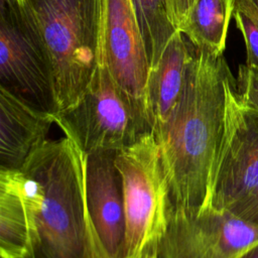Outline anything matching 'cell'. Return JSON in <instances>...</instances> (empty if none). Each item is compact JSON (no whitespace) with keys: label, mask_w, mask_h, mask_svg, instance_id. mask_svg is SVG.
I'll return each mask as SVG.
<instances>
[{"label":"cell","mask_w":258,"mask_h":258,"mask_svg":"<svg viewBox=\"0 0 258 258\" xmlns=\"http://www.w3.org/2000/svg\"><path fill=\"white\" fill-rule=\"evenodd\" d=\"M243 12H245V11H243ZM247 15H249L255 22H256V24L258 25V16H256V15H254V14H251V13H248V12H245Z\"/></svg>","instance_id":"22"},{"label":"cell","mask_w":258,"mask_h":258,"mask_svg":"<svg viewBox=\"0 0 258 258\" xmlns=\"http://www.w3.org/2000/svg\"><path fill=\"white\" fill-rule=\"evenodd\" d=\"M86 155L64 135L39 145L19 169L32 258H110L86 199Z\"/></svg>","instance_id":"2"},{"label":"cell","mask_w":258,"mask_h":258,"mask_svg":"<svg viewBox=\"0 0 258 258\" xmlns=\"http://www.w3.org/2000/svg\"><path fill=\"white\" fill-rule=\"evenodd\" d=\"M224 132L214 165L209 207L230 210L258 184V111L245 106L232 73L225 83Z\"/></svg>","instance_id":"7"},{"label":"cell","mask_w":258,"mask_h":258,"mask_svg":"<svg viewBox=\"0 0 258 258\" xmlns=\"http://www.w3.org/2000/svg\"><path fill=\"white\" fill-rule=\"evenodd\" d=\"M196 0H166L170 19L177 30L185 22Z\"/></svg>","instance_id":"19"},{"label":"cell","mask_w":258,"mask_h":258,"mask_svg":"<svg viewBox=\"0 0 258 258\" xmlns=\"http://www.w3.org/2000/svg\"><path fill=\"white\" fill-rule=\"evenodd\" d=\"M234 3L235 0H196L179 31L194 46L223 54Z\"/></svg>","instance_id":"14"},{"label":"cell","mask_w":258,"mask_h":258,"mask_svg":"<svg viewBox=\"0 0 258 258\" xmlns=\"http://www.w3.org/2000/svg\"><path fill=\"white\" fill-rule=\"evenodd\" d=\"M1 258H32L30 217L18 170H0Z\"/></svg>","instance_id":"13"},{"label":"cell","mask_w":258,"mask_h":258,"mask_svg":"<svg viewBox=\"0 0 258 258\" xmlns=\"http://www.w3.org/2000/svg\"><path fill=\"white\" fill-rule=\"evenodd\" d=\"M99 64L145 103L149 64L132 0H99Z\"/></svg>","instance_id":"8"},{"label":"cell","mask_w":258,"mask_h":258,"mask_svg":"<svg viewBox=\"0 0 258 258\" xmlns=\"http://www.w3.org/2000/svg\"><path fill=\"white\" fill-rule=\"evenodd\" d=\"M192 49L194 45L177 30L158 63L149 70L144 101L153 133L166 121L181 95Z\"/></svg>","instance_id":"11"},{"label":"cell","mask_w":258,"mask_h":258,"mask_svg":"<svg viewBox=\"0 0 258 258\" xmlns=\"http://www.w3.org/2000/svg\"><path fill=\"white\" fill-rule=\"evenodd\" d=\"M230 74L223 54L194 46L181 95L154 133L168 186L169 212L197 215L209 207Z\"/></svg>","instance_id":"1"},{"label":"cell","mask_w":258,"mask_h":258,"mask_svg":"<svg viewBox=\"0 0 258 258\" xmlns=\"http://www.w3.org/2000/svg\"><path fill=\"white\" fill-rule=\"evenodd\" d=\"M0 88L29 106L55 112L50 63L24 5L0 0Z\"/></svg>","instance_id":"6"},{"label":"cell","mask_w":258,"mask_h":258,"mask_svg":"<svg viewBox=\"0 0 258 258\" xmlns=\"http://www.w3.org/2000/svg\"><path fill=\"white\" fill-rule=\"evenodd\" d=\"M141 258H158V255H148V256H144Z\"/></svg>","instance_id":"23"},{"label":"cell","mask_w":258,"mask_h":258,"mask_svg":"<svg viewBox=\"0 0 258 258\" xmlns=\"http://www.w3.org/2000/svg\"><path fill=\"white\" fill-rule=\"evenodd\" d=\"M53 115L85 154L118 151L153 132L145 103L122 89L101 64L80 100Z\"/></svg>","instance_id":"4"},{"label":"cell","mask_w":258,"mask_h":258,"mask_svg":"<svg viewBox=\"0 0 258 258\" xmlns=\"http://www.w3.org/2000/svg\"><path fill=\"white\" fill-rule=\"evenodd\" d=\"M234 7L258 16V0H235Z\"/></svg>","instance_id":"20"},{"label":"cell","mask_w":258,"mask_h":258,"mask_svg":"<svg viewBox=\"0 0 258 258\" xmlns=\"http://www.w3.org/2000/svg\"><path fill=\"white\" fill-rule=\"evenodd\" d=\"M158 258H226L220 241L217 210L208 207L197 215L168 212Z\"/></svg>","instance_id":"12"},{"label":"cell","mask_w":258,"mask_h":258,"mask_svg":"<svg viewBox=\"0 0 258 258\" xmlns=\"http://www.w3.org/2000/svg\"><path fill=\"white\" fill-rule=\"evenodd\" d=\"M228 211L258 224V184Z\"/></svg>","instance_id":"18"},{"label":"cell","mask_w":258,"mask_h":258,"mask_svg":"<svg viewBox=\"0 0 258 258\" xmlns=\"http://www.w3.org/2000/svg\"><path fill=\"white\" fill-rule=\"evenodd\" d=\"M17 1H18V2H19V3H21V4H23V3H24V1H25V0H17Z\"/></svg>","instance_id":"24"},{"label":"cell","mask_w":258,"mask_h":258,"mask_svg":"<svg viewBox=\"0 0 258 258\" xmlns=\"http://www.w3.org/2000/svg\"><path fill=\"white\" fill-rule=\"evenodd\" d=\"M44 45L55 112L75 105L99 64V0H25Z\"/></svg>","instance_id":"3"},{"label":"cell","mask_w":258,"mask_h":258,"mask_svg":"<svg viewBox=\"0 0 258 258\" xmlns=\"http://www.w3.org/2000/svg\"><path fill=\"white\" fill-rule=\"evenodd\" d=\"M132 4L150 70L158 63L177 29L170 19L166 0H132Z\"/></svg>","instance_id":"15"},{"label":"cell","mask_w":258,"mask_h":258,"mask_svg":"<svg viewBox=\"0 0 258 258\" xmlns=\"http://www.w3.org/2000/svg\"><path fill=\"white\" fill-rule=\"evenodd\" d=\"M117 151L86 155V199L91 219L110 258H122L125 236L123 186L115 163Z\"/></svg>","instance_id":"9"},{"label":"cell","mask_w":258,"mask_h":258,"mask_svg":"<svg viewBox=\"0 0 258 258\" xmlns=\"http://www.w3.org/2000/svg\"><path fill=\"white\" fill-rule=\"evenodd\" d=\"M239 258H258V245L246 252L244 255L240 256Z\"/></svg>","instance_id":"21"},{"label":"cell","mask_w":258,"mask_h":258,"mask_svg":"<svg viewBox=\"0 0 258 258\" xmlns=\"http://www.w3.org/2000/svg\"><path fill=\"white\" fill-rule=\"evenodd\" d=\"M236 86L241 102L258 111V71L246 63L240 66Z\"/></svg>","instance_id":"17"},{"label":"cell","mask_w":258,"mask_h":258,"mask_svg":"<svg viewBox=\"0 0 258 258\" xmlns=\"http://www.w3.org/2000/svg\"><path fill=\"white\" fill-rule=\"evenodd\" d=\"M54 115L39 111L0 88V165L20 169L29 155L48 138Z\"/></svg>","instance_id":"10"},{"label":"cell","mask_w":258,"mask_h":258,"mask_svg":"<svg viewBox=\"0 0 258 258\" xmlns=\"http://www.w3.org/2000/svg\"><path fill=\"white\" fill-rule=\"evenodd\" d=\"M123 186L125 236L122 258L158 255L166 232L169 200L160 147L154 133L117 151Z\"/></svg>","instance_id":"5"},{"label":"cell","mask_w":258,"mask_h":258,"mask_svg":"<svg viewBox=\"0 0 258 258\" xmlns=\"http://www.w3.org/2000/svg\"><path fill=\"white\" fill-rule=\"evenodd\" d=\"M233 16L246 44V64L258 71V25L249 15L238 8L234 7Z\"/></svg>","instance_id":"16"}]
</instances>
